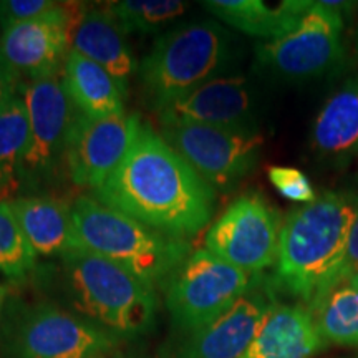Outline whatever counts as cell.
I'll return each mask as SVG.
<instances>
[{"label":"cell","mask_w":358,"mask_h":358,"mask_svg":"<svg viewBox=\"0 0 358 358\" xmlns=\"http://www.w3.org/2000/svg\"><path fill=\"white\" fill-rule=\"evenodd\" d=\"M161 136L214 191L229 189L248 176L257 166L264 150L261 133L203 124H161Z\"/></svg>","instance_id":"8fae6325"},{"label":"cell","mask_w":358,"mask_h":358,"mask_svg":"<svg viewBox=\"0 0 358 358\" xmlns=\"http://www.w3.org/2000/svg\"><path fill=\"white\" fill-rule=\"evenodd\" d=\"M55 259L35 274L60 292L69 310L115 338L150 332L158 312V295L150 282L90 250L71 249Z\"/></svg>","instance_id":"7a4b0ae2"},{"label":"cell","mask_w":358,"mask_h":358,"mask_svg":"<svg viewBox=\"0 0 358 358\" xmlns=\"http://www.w3.org/2000/svg\"><path fill=\"white\" fill-rule=\"evenodd\" d=\"M141 120L120 113L88 118L78 111L66 151V176L75 186L96 189L118 168L131 148Z\"/></svg>","instance_id":"9a60e30c"},{"label":"cell","mask_w":358,"mask_h":358,"mask_svg":"<svg viewBox=\"0 0 358 358\" xmlns=\"http://www.w3.org/2000/svg\"><path fill=\"white\" fill-rule=\"evenodd\" d=\"M29 140V111L22 92L0 110V203L20 194V168Z\"/></svg>","instance_id":"603a6c76"},{"label":"cell","mask_w":358,"mask_h":358,"mask_svg":"<svg viewBox=\"0 0 358 358\" xmlns=\"http://www.w3.org/2000/svg\"><path fill=\"white\" fill-rule=\"evenodd\" d=\"M92 322L52 301L7 295L0 319L3 358H105L116 345Z\"/></svg>","instance_id":"8992f818"},{"label":"cell","mask_w":358,"mask_h":358,"mask_svg":"<svg viewBox=\"0 0 358 358\" xmlns=\"http://www.w3.org/2000/svg\"><path fill=\"white\" fill-rule=\"evenodd\" d=\"M10 206L37 256L57 257L77 249L71 204L55 194L20 196Z\"/></svg>","instance_id":"d6986e66"},{"label":"cell","mask_w":358,"mask_h":358,"mask_svg":"<svg viewBox=\"0 0 358 358\" xmlns=\"http://www.w3.org/2000/svg\"><path fill=\"white\" fill-rule=\"evenodd\" d=\"M312 3L308 0H282L279 3L262 0H209L201 6L232 29L261 38L262 42H271L292 32Z\"/></svg>","instance_id":"ffe728a7"},{"label":"cell","mask_w":358,"mask_h":358,"mask_svg":"<svg viewBox=\"0 0 358 358\" xmlns=\"http://www.w3.org/2000/svg\"><path fill=\"white\" fill-rule=\"evenodd\" d=\"M64 83L75 108L88 118H106L124 113L127 93L120 83L95 62L70 52L64 66Z\"/></svg>","instance_id":"44dd1931"},{"label":"cell","mask_w":358,"mask_h":358,"mask_svg":"<svg viewBox=\"0 0 358 358\" xmlns=\"http://www.w3.org/2000/svg\"><path fill=\"white\" fill-rule=\"evenodd\" d=\"M313 155L330 168H345L358 156V75L327 98L312 124Z\"/></svg>","instance_id":"e0dca14e"},{"label":"cell","mask_w":358,"mask_h":358,"mask_svg":"<svg viewBox=\"0 0 358 358\" xmlns=\"http://www.w3.org/2000/svg\"><path fill=\"white\" fill-rule=\"evenodd\" d=\"M357 271H358V211H357L355 219H353V222H352L350 232H348L345 254H343L342 264H340L338 272H337V275H335L332 287L334 285L340 284V282L345 280L347 277L355 274Z\"/></svg>","instance_id":"83f0119b"},{"label":"cell","mask_w":358,"mask_h":358,"mask_svg":"<svg viewBox=\"0 0 358 358\" xmlns=\"http://www.w3.org/2000/svg\"><path fill=\"white\" fill-rule=\"evenodd\" d=\"M10 294L8 292L7 285H0V319H2V310H3V303H6L7 295Z\"/></svg>","instance_id":"f546056e"},{"label":"cell","mask_w":358,"mask_h":358,"mask_svg":"<svg viewBox=\"0 0 358 358\" xmlns=\"http://www.w3.org/2000/svg\"><path fill=\"white\" fill-rule=\"evenodd\" d=\"M268 179L284 198L295 201V203L308 204L317 199V192L313 189L310 179L299 169L290 166H272L268 169Z\"/></svg>","instance_id":"484cf974"},{"label":"cell","mask_w":358,"mask_h":358,"mask_svg":"<svg viewBox=\"0 0 358 358\" xmlns=\"http://www.w3.org/2000/svg\"><path fill=\"white\" fill-rule=\"evenodd\" d=\"M261 98L244 75H226L196 88L159 113L161 124H203L229 131L259 133Z\"/></svg>","instance_id":"5bb4252c"},{"label":"cell","mask_w":358,"mask_h":358,"mask_svg":"<svg viewBox=\"0 0 358 358\" xmlns=\"http://www.w3.org/2000/svg\"><path fill=\"white\" fill-rule=\"evenodd\" d=\"M22 92V80L8 65L7 58L0 50V110Z\"/></svg>","instance_id":"f1b7e54d"},{"label":"cell","mask_w":358,"mask_h":358,"mask_svg":"<svg viewBox=\"0 0 358 358\" xmlns=\"http://www.w3.org/2000/svg\"><path fill=\"white\" fill-rule=\"evenodd\" d=\"M327 348L303 303L274 301L241 358H312Z\"/></svg>","instance_id":"2e32d148"},{"label":"cell","mask_w":358,"mask_h":358,"mask_svg":"<svg viewBox=\"0 0 358 358\" xmlns=\"http://www.w3.org/2000/svg\"><path fill=\"white\" fill-rule=\"evenodd\" d=\"M355 50H357V57H358V27H357V35H355Z\"/></svg>","instance_id":"1f68e13d"},{"label":"cell","mask_w":358,"mask_h":358,"mask_svg":"<svg viewBox=\"0 0 358 358\" xmlns=\"http://www.w3.org/2000/svg\"><path fill=\"white\" fill-rule=\"evenodd\" d=\"M124 35L153 34L186 12L179 0H122L105 7Z\"/></svg>","instance_id":"cb8c5ba5"},{"label":"cell","mask_w":358,"mask_h":358,"mask_svg":"<svg viewBox=\"0 0 358 358\" xmlns=\"http://www.w3.org/2000/svg\"><path fill=\"white\" fill-rule=\"evenodd\" d=\"M343 282H345V284H348V285H352L353 289L358 290V271L355 272V274H352L350 277H347V279Z\"/></svg>","instance_id":"4dcf8cb0"},{"label":"cell","mask_w":358,"mask_h":358,"mask_svg":"<svg viewBox=\"0 0 358 358\" xmlns=\"http://www.w3.org/2000/svg\"><path fill=\"white\" fill-rule=\"evenodd\" d=\"M206 249L194 250L161 285L174 334H187L211 324L261 284Z\"/></svg>","instance_id":"9c48e42d"},{"label":"cell","mask_w":358,"mask_h":358,"mask_svg":"<svg viewBox=\"0 0 358 358\" xmlns=\"http://www.w3.org/2000/svg\"><path fill=\"white\" fill-rule=\"evenodd\" d=\"M29 111V140L20 168V196L50 194L66 174V151L78 110L62 73L22 83Z\"/></svg>","instance_id":"52a82bcc"},{"label":"cell","mask_w":358,"mask_h":358,"mask_svg":"<svg viewBox=\"0 0 358 358\" xmlns=\"http://www.w3.org/2000/svg\"><path fill=\"white\" fill-rule=\"evenodd\" d=\"M357 211L358 196L338 191H325L294 209L282 222L272 290L307 306L332 287Z\"/></svg>","instance_id":"3957f363"},{"label":"cell","mask_w":358,"mask_h":358,"mask_svg":"<svg viewBox=\"0 0 358 358\" xmlns=\"http://www.w3.org/2000/svg\"><path fill=\"white\" fill-rule=\"evenodd\" d=\"M85 10L83 3L57 2L52 10L37 19L2 32L0 50L22 83L64 71L73 32Z\"/></svg>","instance_id":"7c38bea8"},{"label":"cell","mask_w":358,"mask_h":358,"mask_svg":"<svg viewBox=\"0 0 358 358\" xmlns=\"http://www.w3.org/2000/svg\"><path fill=\"white\" fill-rule=\"evenodd\" d=\"M92 198L179 239L199 234L216 208V191L145 122L127 156Z\"/></svg>","instance_id":"6da1fadb"},{"label":"cell","mask_w":358,"mask_h":358,"mask_svg":"<svg viewBox=\"0 0 358 358\" xmlns=\"http://www.w3.org/2000/svg\"><path fill=\"white\" fill-rule=\"evenodd\" d=\"M77 249L115 261L141 277L163 285L192 254L189 239H179L106 208L90 196L71 203Z\"/></svg>","instance_id":"5b68a950"},{"label":"cell","mask_w":358,"mask_h":358,"mask_svg":"<svg viewBox=\"0 0 358 358\" xmlns=\"http://www.w3.org/2000/svg\"><path fill=\"white\" fill-rule=\"evenodd\" d=\"M271 284L261 280L211 324L187 334H174L159 358H241L274 303Z\"/></svg>","instance_id":"4fadbf2b"},{"label":"cell","mask_w":358,"mask_h":358,"mask_svg":"<svg viewBox=\"0 0 358 358\" xmlns=\"http://www.w3.org/2000/svg\"><path fill=\"white\" fill-rule=\"evenodd\" d=\"M37 254L22 231L10 201L0 203V272L20 282L37 271Z\"/></svg>","instance_id":"d4e9b609"},{"label":"cell","mask_w":358,"mask_h":358,"mask_svg":"<svg viewBox=\"0 0 358 358\" xmlns=\"http://www.w3.org/2000/svg\"><path fill=\"white\" fill-rule=\"evenodd\" d=\"M327 345L358 348V290L340 282L306 306Z\"/></svg>","instance_id":"7402d4cb"},{"label":"cell","mask_w":358,"mask_h":358,"mask_svg":"<svg viewBox=\"0 0 358 358\" xmlns=\"http://www.w3.org/2000/svg\"><path fill=\"white\" fill-rule=\"evenodd\" d=\"M239 62V42L219 22L178 25L161 35L138 65L143 100L159 115L196 88L232 75Z\"/></svg>","instance_id":"277c9868"},{"label":"cell","mask_w":358,"mask_h":358,"mask_svg":"<svg viewBox=\"0 0 358 358\" xmlns=\"http://www.w3.org/2000/svg\"><path fill=\"white\" fill-rule=\"evenodd\" d=\"M71 50L95 62L113 77L128 95V83L138 71V60L108 10L88 8L71 38Z\"/></svg>","instance_id":"ac0fdd59"},{"label":"cell","mask_w":358,"mask_h":358,"mask_svg":"<svg viewBox=\"0 0 358 358\" xmlns=\"http://www.w3.org/2000/svg\"><path fill=\"white\" fill-rule=\"evenodd\" d=\"M55 6L52 0H3L0 2V29L6 32L13 25L37 19Z\"/></svg>","instance_id":"4316f807"},{"label":"cell","mask_w":358,"mask_h":358,"mask_svg":"<svg viewBox=\"0 0 358 358\" xmlns=\"http://www.w3.org/2000/svg\"><path fill=\"white\" fill-rule=\"evenodd\" d=\"M282 222L264 196L248 192L211 224L204 237L206 250L250 275H261L275 266Z\"/></svg>","instance_id":"30bf717a"},{"label":"cell","mask_w":358,"mask_h":358,"mask_svg":"<svg viewBox=\"0 0 358 358\" xmlns=\"http://www.w3.org/2000/svg\"><path fill=\"white\" fill-rule=\"evenodd\" d=\"M352 6L313 2L292 32L256 43L254 69L282 82H307L330 73L343 58V12Z\"/></svg>","instance_id":"ba28073f"}]
</instances>
